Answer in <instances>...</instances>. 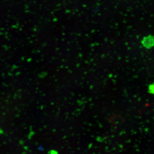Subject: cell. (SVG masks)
Returning <instances> with one entry per match:
<instances>
[{"instance_id":"1","label":"cell","mask_w":154,"mask_h":154,"mask_svg":"<svg viewBox=\"0 0 154 154\" xmlns=\"http://www.w3.org/2000/svg\"><path fill=\"white\" fill-rule=\"evenodd\" d=\"M141 44L146 49H149L154 47V36L149 35L145 36L141 41Z\"/></svg>"},{"instance_id":"2","label":"cell","mask_w":154,"mask_h":154,"mask_svg":"<svg viewBox=\"0 0 154 154\" xmlns=\"http://www.w3.org/2000/svg\"><path fill=\"white\" fill-rule=\"evenodd\" d=\"M149 92L150 94H154V84H152L149 86Z\"/></svg>"}]
</instances>
